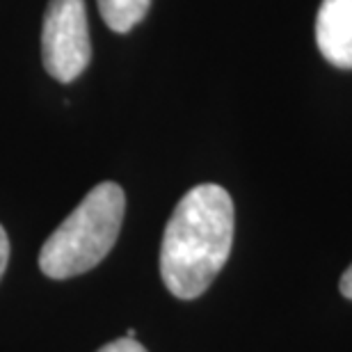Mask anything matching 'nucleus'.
Instances as JSON below:
<instances>
[{"label": "nucleus", "instance_id": "nucleus-5", "mask_svg": "<svg viewBox=\"0 0 352 352\" xmlns=\"http://www.w3.org/2000/svg\"><path fill=\"white\" fill-rule=\"evenodd\" d=\"M101 19L112 32L126 34L149 12L151 0H96Z\"/></svg>", "mask_w": 352, "mask_h": 352}, {"label": "nucleus", "instance_id": "nucleus-4", "mask_svg": "<svg viewBox=\"0 0 352 352\" xmlns=\"http://www.w3.org/2000/svg\"><path fill=\"white\" fill-rule=\"evenodd\" d=\"M316 44L336 69H352V0H322L316 16Z\"/></svg>", "mask_w": 352, "mask_h": 352}, {"label": "nucleus", "instance_id": "nucleus-8", "mask_svg": "<svg viewBox=\"0 0 352 352\" xmlns=\"http://www.w3.org/2000/svg\"><path fill=\"white\" fill-rule=\"evenodd\" d=\"M339 291H341L343 298L352 300V265L348 267L346 272H343V277H341V281H339Z\"/></svg>", "mask_w": 352, "mask_h": 352}, {"label": "nucleus", "instance_id": "nucleus-1", "mask_svg": "<svg viewBox=\"0 0 352 352\" xmlns=\"http://www.w3.org/2000/svg\"><path fill=\"white\" fill-rule=\"evenodd\" d=\"M234 201L217 183H199L176 204L160 245V277L174 298L195 300L213 284L234 245Z\"/></svg>", "mask_w": 352, "mask_h": 352}, {"label": "nucleus", "instance_id": "nucleus-2", "mask_svg": "<svg viewBox=\"0 0 352 352\" xmlns=\"http://www.w3.org/2000/svg\"><path fill=\"white\" fill-rule=\"evenodd\" d=\"M126 195L112 181L98 183L72 215L46 238L39 267L51 279H69L89 272L108 256L122 231Z\"/></svg>", "mask_w": 352, "mask_h": 352}, {"label": "nucleus", "instance_id": "nucleus-3", "mask_svg": "<svg viewBox=\"0 0 352 352\" xmlns=\"http://www.w3.org/2000/svg\"><path fill=\"white\" fill-rule=\"evenodd\" d=\"M41 60L60 82H72L89 67L91 41L85 0H48L41 25Z\"/></svg>", "mask_w": 352, "mask_h": 352}, {"label": "nucleus", "instance_id": "nucleus-6", "mask_svg": "<svg viewBox=\"0 0 352 352\" xmlns=\"http://www.w3.org/2000/svg\"><path fill=\"white\" fill-rule=\"evenodd\" d=\"M96 352H149L146 350L142 343H138L135 339H117V341H112L108 343V346H103L101 350H96Z\"/></svg>", "mask_w": 352, "mask_h": 352}, {"label": "nucleus", "instance_id": "nucleus-7", "mask_svg": "<svg viewBox=\"0 0 352 352\" xmlns=\"http://www.w3.org/2000/svg\"><path fill=\"white\" fill-rule=\"evenodd\" d=\"M7 261H10V238H7L3 224H0V279L5 274Z\"/></svg>", "mask_w": 352, "mask_h": 352}]
</instances>
